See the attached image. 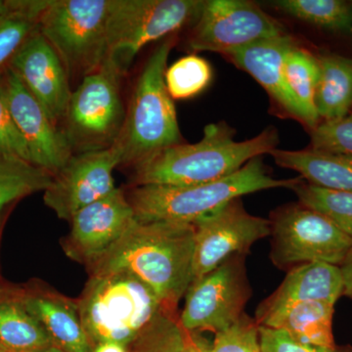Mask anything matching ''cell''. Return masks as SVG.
Here are the masks:
<instances>
[{"label":"cell","mask_w":352,"mask_h":352,"mask_svg":"<svg viewBox=\"0 0 352 352\" xmlns=\"http://www.w3.org/2000/svg\"><path fill=\"white\" fill-rule=\"evenodd\" d=\"M283 34V25L252 2L210 0L205 1L189 47L226 55L261 39Z\"/></svg>","instance_id":"7c38bea8"},{"label":"cell","mask_w":352,"mask_h":352,"mask_svg":"<svg viewBox=\"0 0 352 352\" xmlns=\"http://www.w3.org/2000/svg\"><path fill=\"white\" fill-rule=\"evenodd\" d=\"M270 220V259L279 270L323 263L340 266L352 240L316 210L302 204L278 208Z\"/></svg>","instance_id":"9c48e42d"},{"label":"cell","mask_w":352,"mask_h":352,"mask_svg":"<svg viewBox=\"0 0 352 352\" xmlns=\"http://www.w3.org/2000/svg\"><path fill=\"white\" fill-rule=\"evenodd\" d=\"M48 0H6L0 11V75L32 34L38 31Z\"/></svg>","instance_id":"cb8c5ba5"},{"label":"cell","mask_w":352,"mask_h":352,"mask_svg":"<svg viewBox=\"0 0 352 352\" xmlns=\"http://www.w3.org/2000/svg\"><path fill=\"white\" fill-rule=\"evenodd\" d=\"M289 189L295 192L298 203L327 217L352 240V192L322 188L302 177Z\"/></svg>","instance_id":"83f0119b"},{"label":"cell","mask_w":352,"mask_h":352,"mask_svg":"<svg viewBox=\"0 0 352 352\" xmlns=\"http://www.w3.org/2000/svg\"><path fill=\"white\" fill-rule=\"evenodd\" d=\"M185 337L179 315L164 311L132 342L131 352H183Z\"/></svg>","instance_id":"f546056e"},{"label":"cell","mask_w":352,"mask_h":352,"mask_svg":"<svg viewBox=\"0 0 352 352\" xmlns=\"http://www.w3.org/2000/svg\"><path fill=\"white\" fill-rule=\"evenodd\" d=\"M0 352H6L3 349H2V346H0Z\"/></svg>","instance_id":"60d3db41"},{"label":"cell","mask_w":352,"mask_h":352,"mask_svg":"<svg viewBox=\"0 0 352 352\" xmlns=\"http://www.w3.org/2000/svg\"><path fill=\"white\" fill-rule=\"evenodd\" d=\"M124 76L105 60L72 92L62 129L74 154L108 149L119 138L126 119L120 95Z\"/></svg>","instance_id":"52a82bcc"},{"label":"cell","mask_w":352,"mask_h":352,"mask_svg":"<svg viewBox=\"0 0 352 352\" xmlns=\"http://www.w3.org/2000/svg\"><path fill=\"white\" fill-rule=\"evenodd\" d=\"M120 166V154L115 145L74 154L43 192L44 204L60 219L71 221L76 212L117 188L113 173Z\"/></svg>","instance_id":"4fadbf2b"},{"label":"cell","mask_w":352,"mask_h":352,"mask_svg":"<svg viewBox=\"0 0 352 352\" xmlns=\"http://www.w3.org/2000/svg\"><path fill=\"white\" fill-rule=\"evenodd\" d=\"M245 254H236L190 285L179 323L183 330L214 333L228 327L244 314L252 296L245 270Z\"/></svg>","instance_id":"30bf717a"},{"label":"cell","mask_w":352,"mask_h":352,"mask_svg":"<svg viewBox=\"0 0 352 352\" xmlns=\"http://www.w3.org/2000/svg\"><path fill=\"white\" fill-rule=\"evenodd\" d=\"M134 220L126 190L117 187L74 215L62 248L68 258L87 267L122 237Z\"/></svg>","instance_id":"5bb4252c"},{"label":"cell","mask_w":352,"mask_h":352,"mask_svg":"<svg viewBox=\"0 0 352 352\" xmlns=\"http://www.w3.org/2000/svg\"><path fill=\"white\" fill-rule=\"evenodd\" d=\"M92 352H129V346L119 342H104L95 344Z\"/></svg>","instance_id":"8d00e7d4"},{"label":"cell","mask_w":352,"mask_h":352,"mask_svg":"<svg viewBox=\"0 0 352 352\" xmlns=\"http://www.w3.org/2000/svg\"><path fill=\"white\" fill-rule=\"evenodd\" d=\"M3 78L9 108L29 150L30 162L54 176L74 155L63 129L50 119L13 69L8 67Z\"/></svg>","instance_id":"9a60e30c"},{"label":"cell","mask_w":352,"mask_h":352,"mask_svg":"<svg viewBox=\"0 0 352 352\" xmlns=\"http://www.w3.org/2000/svg\"><path fill=\"white\" fill-rule=\"evenodd\" d=\"M76 303L94 346L104 342L129 346L166 311L147 285L124 272L90 275Z\"/></svg>","instance_id":"5b68a950"},{"label":"cell","mask_w":352,"mask_h":352,"mask_svg":"<svg viewBox=\"0 0 352 352\" xmlns=\"http://www.w3.org/2000/svg\"><path fill=\"white\" fill-rule=\"evenodd\" d=\"M335 305L327 302L295 303L278 310L259 322V326L277 329L302 344L335 346L333 318Z\"/></svg>","instance_id":"44dd1931"},{"label":"cell","mask_w":352,"mask_h":352,"mask_svg":"<svg viewBox=\"0 0 352 352\" xmlns=\"http://www.w3.org/2000/svg\"><path fill=\"white\" fill-rule=\"evenodd\" d=\"M278 166L300 173L305 182L322 188L352 192V155L307 149L274 150Z\"/></svg>","instance_id":"ffe728a7"},{"label":"cell","mask_w":352,"mask_h":352,"mask_svg":"<svg viewBox=\"0 0 352 352\" xmlns=\"http://www.w3.org/2000/svg\"><path fill=\"white\" fill-rule=\"evenodd\" d=\"M20 298L41 322L53 346L67 352L94 351L75 300L46 289L20 292Z\"/></svg>","instance_id":"d6986e66"},{"label":"cell","mask_w":352,"mask_h":352,"mask_svg":"<svg viewBox=\"0 0 352 352\" xmlns=\"http://www.w3.org/2000/svg\"><path fill=\"white\" fill-rule=\"evenodd\" d=\"M173 45L168 38L157 46L136 80L124 126L113 144L120 151V166L135 168L164 149L182 144L175 103L164 80Z\"/></svg>","instance_id":"277c9868"},{"label":"cell","mask_w":352,"mask_h":352,"mask_svg":"<svg viewBox=\"0 0 352 352\" xmlns=\"http://www.w3.org/2000/svg\"><path fill=\"white\" fill-rule=\"evenodd\" d=\"M52 178L48 171L30 162L0 155V214L15 201L45 191Z\"/></svg>","instance_id":"4316f807"},{"label":"cell","mask_w":352,"mask_h":352,"mask_svg":"<svg viewBox=\"0 0 352 352\" xmlns=\"http://www.w3.org/2000/svg\"><path fill=\"white\" fill-rule=\"evenodd\" d=\"M204 6L201 0H113L107 59L126 76L143 47L198 20Z\"/></svg>","instance_id":"ba28073f"},{"label":"cell","mask_w":352,"mask_h":352,"mask_svg":"<svg viewBox=\"0 0 352 352\" xmlns=\"http://www.w3.org/2000/svg\"><path fill=\"white\" fill-rule=\"evenodd\" d=\"M311 149L352 155V112L315 127L311 131Z\"/></svg>","instance_id":"1f68e13d"},{"label":"cell","mask_w":352,"mask_h":352,"mask_svg":"<svg viewBox=\"0 0 352 352\" xmlns=\"http://www.w3.org/2000/svg\"><path fill=\"white\" fill-rule=\"evenodd\" d=\"M0 155L17 157L30 162L29 150L9 108L3 73L0 75Z\"/></svg>","instance_id":"d6a6232c"},{"label":"cell","mask_w":352,"mask_h":352,"mask_svg":"<svg viewBox=\"0 0 352 352\" xmlns=\"http://www.w3.org/2000/svg\"><path fill=\"white\" fill-rule=\"evenodd\" d=\"M234 135L235 131L226 122L208 124L203 138L195 144L173 146L132 168L133 186H185L222 179L252 159L270 154L279 142L274 127L245 141H236Z\"/></svg>","instance_id":"7a4b0ae2"},{"label":"cell","mask_w":352,"mask_h":352,"mask_svg":"<svg viewBox=\"0 0 352 352\" xmlns=\"http://www.w3.org/2000/svg\"><path fill=\"white\" fill-rule=\"evenodd\" d=\"M183 352H208V344L204 342L203 340L198 339L195 333L186 332Z\"/></svg>","instance_id":"d590c367"},{"label":"cell","mask_w":352,"mask_h":352,"mask_svg":"<svg viewBox=\"0 0 352 352\" xmlns=\"http://www.w3.org/2000/svg\"><path fill=\"white\" fill-rule=\"evenodd\" d=\"M300 177L276 179L267 173L261 157L252 159L233 175L201 184L136 185L126 191L139 221L193 224L229 201L254 192L291 188Z\"/></svg>","instance_id":"3957f363"},{"label":"cell","mask_w":352,"mask_h":352,"mask_svg":"<svg viewBox=\"0 0 352 352\" xmlns=\"http://www.w3.org/2000/svg\"><path fill=\"white\" fill-rule=\"evenodd\" d=\"M317 60L319 80L315 104L319 119H342L352 108V58L325 53Z\"/></svg>","instance_id":"7402d4cb"},{"label":"cell","mask_w":352,"mask_h":352,"mask_svg":"<svg viewBox=\"0 0 352 352\" xmlns=\"http://www.w3.org/2000/svg\"><path fill=\"white\" fill-rule=\"evenodd\" d=\"M14 291H10V289L1 288V287H0V300H1L2 298H6V296L10 295Z\"/></svg>","instance_id":"74e56055"},{"label":"cell","mask_w":352,"mask_h":352,"mask_svg":"<svg viewBox=\"0 0 352 352\" xmlns=\"http://www.w3.org/2000/svg\"><path fill=\"white\" fill-rule=\"evenodd\" d=\"M296 45L298 44L295 39L283 34L238 48L226 56L250 74L285 113L300 120V109L284 78L285 58Z\"/></svg>","instance_id":"e0dca14e"},{"label":"cell","mask_w":352,"mask_h":352,"mask_svg":"<svg viewBox=\"0 0 352 352\" xmlns=\"http://www.w3.org/2000/svg\"><path fill=\"white\" fill-rule=\"evenodd\" d=\"M344 296L340 266L323 263L302 264L288 271L279 288L261 302L256 321H263L282 308L295 303L327 302L336 305Z\"/></svg>","instance_id":"ac0fdd59"},{"label":"cell","mask_w":352,"mask_h":352,"mask_svg":"<svg viewBox=\"0 0 352 352\" xmlns=\"http://www.w3.org/2000/svg\"><path fill=\"white\" fill-rule=\"evenodd\" d=\"M259 340L263 352H352L351 344H336L331 347L311 346L296 342L284 331L263 326H259Z\"/></svg>","instance_id":"836d02e7"},{"label":"cell","mask_w":352,"mask_h":352,"mask_svg":"<svg viewBox=\"0 0 352 352\" xmlns=\"http://www.w3.org/2000/svg\"><path fill=\"white\" fill-rule=\"evenodd\" d=\"M193 224L134 220L115 245L87 266L90 275L124 272L156 294L164 309L177 314L193 280Z\"/></svg>","instance_id":"6da1fadb"},{"label":"cell","mask_w":352,"mask_h":352,"mask_svg":"<svg viewBox=\"0 0 352 352\" xmlns=\"http://www.w3.org/2000/svg\"><path fill=\"white\" fill-rule=\"evenodd\" d=\"M208 352H263L258 322L243 314L230 326L214 333Z\"/></svg>","instance_id":"4dcf8cb0"},{"label":"cell","mask_w":352,"mask_h":352,"mask_svg":"<svg viewBox=\"0 0 352 352\" xmlns=\"http://www.w3.org/2000/svg\"><path fill=\"white\" fill-rule=\"evenodd\" d=\"M210 64L204 58L188 55L166 69V89L173 99H190L201 94L212 80Z\"/></svg>","instance_id":"f1b7e54d"},{"label":"cell","mask_w":352,"mask_h":352,"mask_svg":"<svg viewBox=\"0 0 352 352\" xmlns=\"http://www.w3.org/2000/svg\"><path fill=\"white\" fill-rule=\"evenodd\" d=\"M6 0H0V11L2 10V9L4 8V6H6Z\"/></svg>","instance_id":"ab89813d"},{"label":"cell","mask_w":352,"mask_h":352,"mask_svg":"<svg viewBox=\"0 0 352 352\" xmlns=\"http://www.w3.org/2000/svg\"><path fill=\"white\" fill-rule=\"evenodd\" d=\"M39 352H67V351H62V349H58V347L52 346L48 347V349H43V351H41Z\"/></svg>","instance_id":"f35d334b"},{"label":"cell","mask_w":352,"mask_h":352,"mask_svg":"<svg viewBox=\"0 0 352 352\" xmlns=\"http://www.w3.org/2000/svg\"><path fill=\"white\" fill-rule=\"evenodd\" d=\"M284 78L289 91L300 109V122L314 131L321 122L315 104L319 80L317 57L296 45L285 58Z\"/></svg>","instance_id":"d4e9b609"},{"label":"cell","mask_w":352,"mask_h":352,"mask_svg":"<svg viewBox=\"0 0 352 352\" xmlns=\"http://www.w3.org/2000/svg\"><path fill=\"white\" fill-rule=\"evenodd\" d=\"M344 282V296L352 300V249L340 265Z\"/></svg>","instance_id":"e575fe53"},{"label":"cell","mask_w":352,"mask_h":352,"mask_svg":"<svg viewBox=\"0 0 352 352\" xmlns=\"http://www.w3.org/2000/svg\"><path fill=\"white\" fill-rule=\"evenodd\" d=\"M274 6L322 31L352 38V3L342 0H279Z\"/></svg>","instance_id":"484cf974"},{"label":"cell","mask_w":352,"mask_h":352,"mask_svg":"<svg viewBox=\"0 0 352 352\" xmlns=\"http://www.w3.org/2000/svg\"><path fill=\"white\" fill-rule=\"evenodd\" d=\"M0 226H1V219H0Z\"/></svg>","instance_id":"b9f144b4"},{"label":"cell","mask_w":352,"mask_h":352,"mask_svg":"<svg viewBox=\"0 0 352 352\" xmlns=\"http://www.w3.org/2000/svg\"><path fill=\"white\" fill-rule=\"evenodd\" d=\"M113 0H48L38 31L54 48L69 76L85 78L108 56Z\"/></svg>","instance_id":"8992f818"},{"label":"cell","mask_w":352,"mask_h":352,"mask_svg":"<svg viewBox=\"0 0 352 352\" xmlns=\"http://www.w3.org/2000/svg\"><path fill=\"white\" fill-rule=\"evenodd\" d=\"M0 346L6 352H39L52 346L41 322L14 291L0 300Z\"/></svg>","instance_id":"603a6c76"},{"label":"cell","mask_w":352,"mask_h":352,"mask_svg":"<svg viewBox=\"0 0 352 352\" xmlns=\"http://www.w3.org/2000/svg\"><path fill=\"white\" fill-rule=\"evenodd\" d=\"M58 126L64 120L72 92L69 76L54 48L36 31L9 64Z\"/></svg>","instance_id":"2e32d148"},{"label":"cell","mask_w":352,"mask_h":352,"mask_svg":"<svg viewBox=\"0 0 352 352\" xmlns=\"http://www.w3.org/2000/svg\"><path fill=\"white\" fill-rule=\"evenodd\" d=\"M193 280L236 254H247L252 245L270 236V220L249 214L241 198L194 223Z\"/></svg>","instance_id":"8fae6325"}]
</instances>
